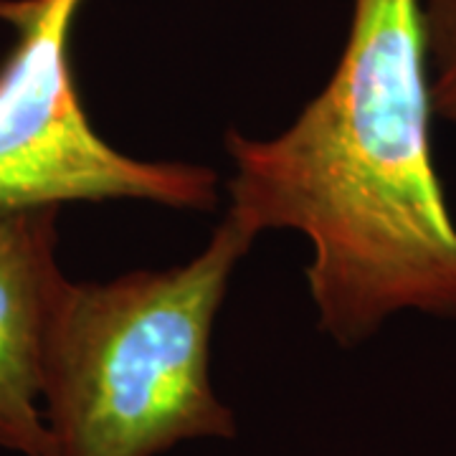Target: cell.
Returning a JSON list of instances; mask_svg holds the SVG:
<instances>
[{
    "label": "cell",
    "instance_id": "cell-4",
    "mask_svg": "<svg viewBox=\"0 0 456 456\" xmlns=\"http://www.w3.org/2000/svg\"><path fill=\"white\" fill-rule=\"evenodd\" d=\"M59 206L0 213V449L53 456L41 408V362L66 281Z\"/></svg>",
    "mask_w": 456,
    "mask_h": 456
},
{
    "label": "cell",
    "instance_id": "cell-2",
    "mask_svg": "<svg viewBox=\"0 0 456 456\" xmlns=\"http://www.w3.org/2000/svg\"><path fill=\"white\" fill-rule=\"evenodd\" d=\"M254 236L226 216L183 266L66 281L41 362L53 456H158L233 439L211 383V335L228 279Z\"/></svg>",
    "mask_w": 456,
    "mask_h": 456
},
{
    "label": "cell",
    "instance_id": "cell-1",
    "mask_svg": "<svg viewBox=\"0 0 456 456\" xmlns=\"http://www.w3.org/2000/svg\"><path fill=\"white\" fill-rule=\"evenodd\" d=\"M421 0H353L330 82L269 140L226 132L228 216L307 236L320 327L342 347L395 314L456 320V224L431 147Z\"/></svg>",
    "mask_w": 456,
    "mask_h": 456
},
{
    "label": "cell",
    "instance_id": "cell-3",
    "mask_svg": "<svg viewBox=\"0 0 456 456\" xmlns=\"http://www.w3.org/2000/svg\"><path fill=\"white\" fill-rule=\"evenodd\" d=\"M82 3L0 0V23L16 31L0 61V213L77 200L211 211L218 203L211 167L137 160L92 127L71 66V28Z\"/></svg>",
    "mask_w": 456,
    "mask_h": 456
},
{
    "label": "cell",
    "instance_id": "cell-5",
    "mask_svg": "<svg viewBox=\"0 0 456 456\" xmlns=\"http://www.w3.org/2000/svg\"><path fill=\"white\" fill-rule=\"evenodd\" d=\"M434 114L456 125V0H421Z\"/></svg>",
    "mask_w": 456,
    "mask_h": 456
}]
</instances>
